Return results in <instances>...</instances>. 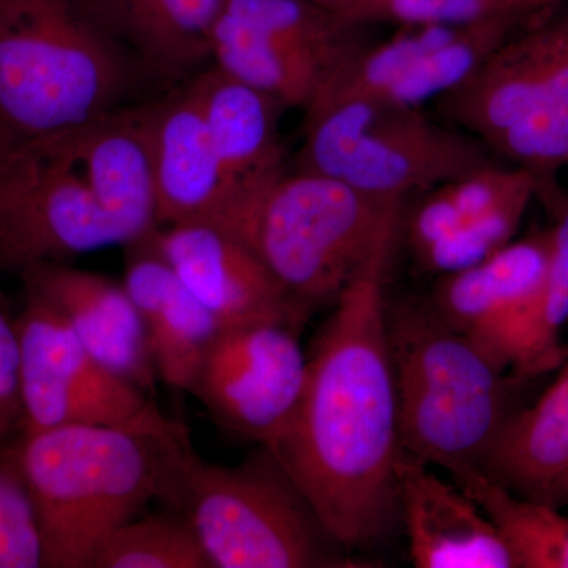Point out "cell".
<instances>
[{
  "label": "cell",
  "instance_id": "4dcf8cb0",
  "mask_svg": "<svg viewBox=\"0 0 568 568\" xmlns=\"http://www.w3.org/2000/svg\"><path fill=\"white\" fill-rule=\"evenodd\" d=\"M21 436L20 343L13 317L0 308V440Z\"/></svg>",
  "mask_w": 568,
  "mask_h": 568
},
{
  "label": "cell",
  "instance_id": "8992f818",
  "mask_svg": "<svg viewBox=\"0 0 568 568\" xmlns=\"http://www.w3.org/2000/svg\"><path fill=\"white\" fill-rule=\"evenodd\" d=\"M304 112L294 170L383 200L405 201L493 163L484 141L440 125L422 106L355 99L310 104Z\"/></svg>",
  "mask_w": 568,
  "mask_h": 568
},
{
  "label": "cell",
  "instance_id": "cb8c5ba5",
  "mask_svg": "<svg viewBox=\"0 0 568 568\" xmlns=\"http://www.w3.org/2000/svg\"><path fill=\"white\" fill-rule=\"evenodd\" d=\"M454 478L506 537L519 568H568V517L559 507L515 495L480 469Z\"/></svg>",
  "mask_w": 568,
  "mask_h": 568
},
{
  "label": "cell",
  "instance_id": "e575fe53",
  "mask_svg": "<svg viewBox=\"0 0 568 568\" xmlns=\"http://www.w3.org/2000/svg\"><path fill=\"white\" fill-rule=\"evenodd\" d=\"M560 369H568V349L566 354V361H564V364L560 365Z\"/></svg>",
  "mask_w": 568,
  "mask_h": 568
},
{
  "label": "cell",
  "instance_id": "3957f363",
  "mask_svg": "<svg viewBox=\"0 0 568 568\" xmlns=\"http://www.w3.org/2000/svg\"><path fill=\"white\" fill-rule=\"evenodd\" d=\"M149 80L89 0H0V142L77 132Z\"/></svg>",
  "mask_w": 568,
  "mask_h": 568
},
{
  "label": "cell",
  "instance_id": "7402d4cb",
  "mask_svg": "<svg viewBox=\"0 0 568 568\" xmlns=\"http://www.w3.org/2000/svg\"><path fill=\"white\" fill-rule=\"evenodd\" d=\"M547 271L536 297L515 320L477 345L497 366L515 376L534 377L560 368L567 349L560 343L568 324V192L551 207Z\"/></svg>",
  "mask_w": 568,
  "mask_h": 568
},
{
  "label": "cell",
  "instance_id": "5b68a950",
  "mask_svg": "<svg viewBox=\"0 0 568 568\" xmlns=\"http://www.w3.org/2000/svg\"><path fill=\"white\" fill-rule=\"evenodd\" d=\"M162 503L189 521L212 568L357 567L331 549L339 545L264 446L222 466L190 444Z\"/></svg>",
  "mask_w": 568,
  "mask_h": 568
},
{
  "label": "cell",
  "instance_id": "52a82bcc",
  "mask_svg": "<svg viewBox=\"0 0 568 568\" xmlns=\"http://www.w3.org/2000/svg\"><path fill=\"white\" fill-rule=\"evenodd\" d=\"M405 201L383 200L310 171H290L257 216L253 246L308 315L335 304Z\"/></svg>",
  "mask_w": 568,
  "mask_h": 568
},
{
  "label": "cell",
  "instance_id": "30bf717a",
  "mask_svg": "<svg viewBox=\"0 0 568 568\" xmlns=\"http://www.w3.org/2000/svg\"><path fill=\"white\" fill-rule=\"evenodd\" d=\"M301 332L284 323L222 328L190 394L224 429L274 450L304 392L308 355Z\"/></svg>",
  "mask_w": 568,
  "mask_h": 568
},
{
  "label": "cell",
  "instance_id": "5bb4252c",
  "mask_svg": "<svg viewBox=\"0 0 568 568\" xmlns=\"http://www.w3.org/2000/svg\"><path fill=\"white\" fill-rule=\"evenodd\" d=\"M142 108L151 138L160 227L203 223L235 235L222 170L192 81L142 102Z\"/></svg>",
  "mask_w": 568,
  "mask_h": 568
},
{
  "label": "cell",
  "instance_id": "8fae6325",
  "mask_svg": "<svg viewBox=\"0 0 568 568\" xmlns=\"http://www.w3.org/2000/svg\"><path fill=\"white\" fill-rule=\"evenodd\" d=\"M190 81L222 170L234 233L253 245L265 200L291 171L280 132L286 108L213 65Z\"/></svg>",
  "mask_w": 568,
  "mask_h": 568
},
{
  "label": "cell",
  "instance_id": "ba28073f",
  "mask_svg": "<svg viewBox=\"0 0 568 568\" xmlns=\"http://www.w3.org/2000/svg\"><path fill=\"white\" fill-rule=\"evenodd\" d=\"M69 134L0 142V278L125 246L93 197Z\"/></svg>",
  "mask_w": 568,
  "mask_h": 568
},
{
  "label": "cell",
  "instance_id": "277c9868",
  "mask_svg": "<svg viewBox=\"0 0 568 568\" xmlns=\"http://www.w3.org/2000/svg\"><path fill=\"white\" fill-rule=\"evenodd\" d=\"M402 450L448 470L481 469L508 418L506 369L429 302L387 304Z\"/></svg>",
  "mask_w": 568,
  "mask_h": 568
},
{
  "label": "cell",
  "instance_id": "4316f807",
  "mask_svg": "<svg viewBox=\"0 0 568 568\" xmlns=\"http://www.w3.org/2000/svg\"><path fill=\"white\" fill-rule=\"evenodd\" d=\"M488 148L526 171L537 186V197L551 207L564 189L559 173L568 166V106L541 104L487 142Z\"/></svg>",
  "mask_w": 568,
  "mask_h": 568
},
{
  "label": "cell",
  "instance_id": "44dd1931",
  "mask_svg": "<svg viewBox=\"0 0 568 568\" xmlns=\"http://www.w3.org/2000/svg\"><path fill=\"white\" fill-rule=\"evenodd\" d=\"M480 470L515 495L552 503L568 481V369L529 409L508 418Z\"/></svg>",
  "mask_w": 568,
  "mask_h": 568
},
{
  "label": "cell",
  "instance_id": "d6a6232c",
  "mask_svg": "<svg viewBox=\"0 0 568 568\" xmlns=\"http://www.w3.org/2000/svg\"><path fill=\"white\" fill-rule=\"evenodd\" d=\"M551 506H568V481L566 485H562V487L559 488V491L556 493V496L552 497Z\"/></svg>",
  "mask_w": 568,
  "mask_h": 568
},
{
  "label": "cell",
  "instance_id": "f1b7e54d",
  "mask_svg": "<svg viewBox=\"0 0 568 568\" xmlns=\"http://www.w3.org/2000/svg\"><path fill=\"white\" fill-rule=\"evenodd\" d=\"M532 200L517 197L463 224L417 256L418 265L435 274L450 275L484 263L514 241Z\"/></svg>",
  "mask_w": 568,
  "mask_h": 568
},
{
  "label": "cell",
  "instance_id": "2e32d148",
  "mask_svg": "<svg viewBox=\"0 0 568 568\" xmlns=\"http://www.w3.org/2000/svg\"><path fill=\"white\" fill-rule=\"evenodd\" d=\"M396 508L417 568H519L506 537L476 500L405 452L396 463Z\"/></svg>",
  "mask_w": 568,
  "mask_h": 568
},
{
  "label": "cell",
  "instance_id": "e0dca14e",
  "mask_svg": "<svg viewBox=\"0 0 568 568\" xmlns=\"http://www.w3.org/2000/svg\"><path fill=\"white\" fill-rule=\"evenodd\" d=\"M69 138L93 197L125 246L155 233L159 200L142 102L119 108Z\"/></svg>",
  "mask_w": 568,
  "mask_h": 568
},
{
  "label": "cell",
  "instance_id": "484cf974",
  "mask_svg": "<svg viewBox=\"0 0 568 568\" xmlns=\"http://www.w3.org/2000/svg\"><path fill=\"white\" fill-rule=\"evenodd\" d=\"M92 568H212L182 515H149L123 523L104 538Z\"/></svg>",
  "mask_w": 568,
  "mask_h": 568
},
{
  "label": "cell",
  "instance_id": "d4e9b609",
  "mask_svg": "<svg viewBox=\"0 0 568 568\" xmlns=\"http://www.w3.org/2000/svg\"><path fill=\"white\" fill-rule=\"evenodd\" d=\"M525 20L510 11H497L467 22L443 47L429 52L377 100L406 106H422L457 88Z\"/></svg>",
  "mask_w": 568,
  "mask_h": 568
},
{
  "label": "cell",
  "instance_id": "6da1fadb",
  "mask_svg": "<svg viewBox=\"0 0 568 568\" xmlns=\"http://www.w3.org/2000/svg\"><path fill=\"white\" fill-rule=\"evenodd\" d=\"M399 226L379 239L336 298L308 355L294 416L271 450L346 549L375 544L398 510L403 450L384 290Z\"/></svg>",
  "mask_w": 568,
  "mask_h": 568
},
{
  "label": "cell",
  "instance_id": "ac0fdd59",
  "mask_svg": "<svg viewBox=\"0 0 568 568\" xmlns=\"http://www.w3.org/2000/svg\"><path fill=\"white\" fill-rule=\"evenodd\" d=\"M123 284L140 310L156 375L189 392L222 325L175 275L151 237L125 246Z\"/></svg>",
  "mask_w": 568,
  "mask_h": 568
},
{
  "label": "cell",
  "instance_id": "7a4b0ae2",
  "mask_svg": "<svg viewBox=\"0 0 568 568\" xmlns=\"http://www.w3.org/2000/svg\"><path fill=\"white\" fill-rule=\"evenodd\" d=\"M190 444L189 428L155 405L125 425H71L21 436L41 568H92L112 530L162 500Z\"/></svg>",
  "mask_w": 568,
  "mask_h": 568
},
{
  "label": "cell",
  "instance_id": "9c48e42d",
  "mask_svg": "<svg viewBox=\"0 0 568 568\" xmlns=\"http://www.w3.org/2000/svg\"><path fill=\"white\" fill-rule=\"evenodd\" d=\"M20 343L22 436L71 425H125L153 405L100 364L47 302L24 291Z\"/></svg>",
  "mask_w": 568,
  "mask_h": 568
},
{
  "label": "cell",
  "instance_id": "f546056e",
  "mask_svg": "<svg viewBox=\"0 0 568 568\" xmlns=\"http://www.w3.org/2000/svg\"><path fill=\"white\" fill-rule=\"evenodd\" d=\"M343 20L358 26L388 22L410 26L466 24L504 10V0H334Z\"/></svg>",
  "mask_w": 568,
  "mask_h": 568
},
{
  "label": "cell",
  "instance_id": "4fadbf2b",
  "mask_svg": "<svg viewBox=\"0 0 568 568\" xmlns=\"http://www.w3.org/2000/svg\"><path fill=\"white\" fill-rule=\"evenodd\" d=\"M568 62V10L508 37L465 81L436 99L439 110L485 144L551 103Z\"/></svg>",
  "mask_w": 568,
  "mask_h": 568
},
{
  "label": "cell",
  "instance_id": "1f68e13d",
  "mask_svg": "<svg viewBox=\"0 0 568 568\" xmlns=\"http://www.w3.org/2000/svg\"><path fill=\"white\" fill-rule=\"evenodd\" d=\"M568 3V0H504V10L528 18L530 14Z\"/></svg>",
  "mask_w": 568,
  "mask_h": 568
},
{
  "label": "cell",
  "instance_id": "603a6c76",
  "mask_svg": "<svg viewBox=\"0 0 568 568\" xmlns=\"http://www.w3.org/2000/svg\"><path fill=\"white\" fill-rule=\"evenodd\" d=\"M212 65L272 97L286 110H305L328 77V70L313 55L227 7L213 33Z\"/></svg>",
  "mask_w": 568,
  "mask_h": 568
},
{
  "label": "cell",
  "instance_id": "ffe728a7",
  "mask_svg": "<svg viewBox=\"0 0 568 568\" xmlns=\"http://www.w3.org/2000/svg\"><path fill=\"white\" fill-rule=\"evenodd\" d=\"M548 256V230L511 241L484 263L443 275L429 304L455 331L481 345L532 302Z\"/></svg>",
  "mask_w": 568,
  "mask_h": 568
},
{
  "label": "cell",
  "instance_id": "836d02e7",
  "mask_svg": "<svg viewBox=\"0 0 568 568\" xmlns=\"http://www.w3.org/2000/svg\"><path fill=\"white\" fill-rule=\"evenodd\" d=\"M310 2H316L321 3V6L331 7V3L334 2V0H310Z\"/></svg>",
  "mask_w": 568,
  "mask_h": 568
},
{
  "label": "cell",
  "instance_id": "7c38bea8",
  "mask_svg": "<svg viewBox=\"0 0 568 568\" xmlns=\"http://www.w3.org/2000/svg\"><path fill=\"white\" fill-rule=\"evenodd\" d=\"M152 242L223 328L254 323L304 328L308 313L244 239L212 224L183 223L159 227Z\"/></svg>",
  "mask_w": 568,
  "mask_h": 568
},
{
  "label": "cell",
  "instance_id": "9a60e30c",
  "mask_svg": "<svg viewBox=\"0 0 568 568\" xmlns=\"http://www.w3.org/2000/svg\"><path fill=\"white\" fill-rule=\"evenodd\" d=\"M20 280L22 290L47 302L100 364L145 394L155 388L148 332L125 284L67 263L39 265Z\"/></svg>",
  "mask_w": 568,
  "mask_h": 568
},
{
  "label": "cell",
  "instance_id": "d6986e66",
  "mask_svg": "<svg viewBox=\"0 0 568 568\" xmlns=\"http://www.w3.org/2000/svg\"><path fill=\"white\" fill-rule=\"evenodd\" d=\"M152 81L182 84L212 65V41L230 0H89Z\"/></svg>",
  "mask_w": 568,
  "mask_h": 568
},
{
  "label": "cell",
  "instance_id": "83f0119b",
  "mask_svg": "<svg viewBox=\"0 0 568 568\" xmlns=\"http://www.w3.org/2000/svg\"><path fill=\"white\" fill-rule=\"evenodd\" d=\"M20 439L0 440V568H41L43 547Z\"/></svg>",
  "mask_w": 568,
  "mask_h": 568
}]
</instances>
